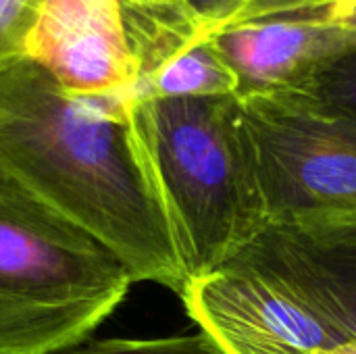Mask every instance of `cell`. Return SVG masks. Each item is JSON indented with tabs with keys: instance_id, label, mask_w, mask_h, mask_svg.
<instances>
[{
	"instance_id": "obj_1",
	"label": "cell",
	"mask_w": 356,
	"mask_h": 354,
	"mask_svg": "<svg viewBox=\"0 0 356 354\" xmlns=\"http://www.w3.org/2000/svg\"><path fill=\"white\" fill-rule=\"evenodd\" d=\"M134 94L75 96L23 56L0 69V169L129 271L184 296L190 280L129 121Z\"/></svg>"
},
{
	"instance_id": "obj_2",
	"label": "cell",
	"mask_w": 356,
	"mask_h": 354,
	"mask_svg": "<svg viewBox=\"0 0 356 354\" xmlns=\"http://www.w3.org/2000/svg\"><path fill=\"white\" fill-rule=\"evenodd\" d=\"M129 121L190 282L229 265L269 227L238 96L134 98Z\"/></svg>"
},
{
	"instance_id": "obj_3",
	"label": "cell",
	"mask_w": 356,
	"mask_h": 354,
	"mask_svg": "<svg viewBox=\"0 0 356 354\" xmlns=\"http://www.w3.org/2000/svg\"><path fill=\"white\" fill-rule=\"evenodd\" d=\"M131 284L115 255L0 169V354L86 342Z\"/></svg>"
},
{
	"instance_id": "obj_4",
	"label": "cell",
	"mask_w": 356,
	"mask_h": 354,
	"mask_svg": "<svg viewBox=\"0 0 356 354\" xmlns=\"http://www.w3.org/2000/svg\"><path fill=\"white\" fill-rule=\"evenodd\" d=\"M269 227L356 215V117L302 88L238 96Z\"/></svg>"
},
{
	"instance_id": "obj_5",
	"label": "cell",
	"mask_w": 356,
	"mask_h": 354,
	"mask_svg": "<svg viewBox=\"0 0 356 354\" xmlns=\"http://www.w3.org/2000/svg\"><path fill=\"white\" fill-rule=\"evenodd\" d=\"M229 265L265 280L344 344H356V236L267 227Z\"/></svg>"
},
{
	"instance_id": "obj_6",
	"label": "cell",
	"mask_w": 356,
	"mask_h": 354,
	"mask_svg": "<svg viewBox=\"0 0 356 354\" xmlns=\"http://www.w3.org/2000/svg\"><path fill=\"white\" fill-rule=\"evenodd\" d=\"M27 56L75 96H136L119 0H46Z\"/></svg>"
},
{
	"instance_id": "obj_7",
	"label": "cell",
	"mask_w": 356,
	"mask_h": 354,
	"mask_svg": "<svg viewBox=\"0 0 356 354\" xmlns=\"http://www.w3.org/2000/svg\"><path fill=\"white\" fill-rule=\"evenodd\" d=\"M181 300L200 330L219 340L275 344L307 354L330 353L344 344L300 305L234 265L192 280Z\"/></svg>"
},
{
	"instance_id": "obj_8",
	"label": "cell",
	"mask_w": 356,
	"mask_h": 354,
	"mask_svg": "<svg viewBox=\"0 0 356 354\" xmlns=\"http://www.w3.org/2000/svg\"><path fill=\"white\" fill-rule=\"evenodd\" d=\"M238 77V96L300 88L327 61L356 48L350 33L317 15L246 23L211 38Z\"/></svg>"
},
{
	"instance_id": "obj_9",
	"label": "cell",
	"mask_w": 356,
	"mask_h": 354,
	"mask_svg": "<svg viewBox=\"0 0 356 354\" xmlns=\"http://www.w3.org/2000/svg\"><path fill=\"white\" fill-rule=\"evenodd\" d=\"M238 77L211 40L198 42L136 86L134 98H213L238 96Z\"/></svg>"
},
{
	"instance_id": "obj_10",
	"label": "cell",
	"mask_w": 356,
	"mask_h": 354,
	"mask_svg": "<svg viewBox=\"0 0 356 354\" xmlns=\"http://www.w3.org/2000/svg\"><path fill=\"white\" fill-rule=\"evenodd\" d=\"M332 2L336 0H192L196 10V40L207 42L246 23L294 17Z\"/></svg>"
},
{
	"instance_id": "obj_11",
	"label": "cell",
	"mask_w": 356,
	"mask_h": 354,
	"mask_svg": "<svg viewBox=\"0 0 356 354\" xmlns=\"http://www.w3.org/2000/svg\"><path fill=\"white\" fill-rule=\"evenodd\" d=\"M58 354H232L225 344L200 330L194 336H173L154 340H86Z\"/></svg>"
},
{
	"instance_id": "obj_12",
	"label": "cell",
	"mask_w": 356,
	"mask_h": 354,
	"mask_svg": "<svg viewBox=\"0 0 356 354\" xmlns=\"http://www.w3.org/2000/svg\"><path fill=\"white\" fill-rule=\"evenodd\" d=\"M300 88L321 104L356 117V48L321 65Z\"/></svg>"
},
{
	"instance_id": "obj_13",
	"label": "cell",
	"mask_w": 356,
	"mask_h": 354,
	"mask_svg": "<svg viewBox=\"0 0 356 354\" xmlns=\"http://www.w3.org/2000/svg\"><path fill=\"white\" fill-rule=\"evenodd\" d=\"M46 0H0V69L27 56Z\"/></svg>"
},
{
	"instance_id": "obj_14",
	"label": "cell",
	"mask_w": 356,
	"mask_h": 354,
	"mask_svg": "<svg viewBox=\"0 0 356 354\" xmlns=\"http://www.w3.org/2000/svg\"><path fill=\"white\" fill-rule=\"evenodd\" d=\"M302 15H317L327 23H334L350 33H356V0H336L332 4H325Z\"/></svg>"
},
{
	"instance_id": "obj_15",
	"label": "cell",
	"mask_w": 356,
	"mask_h": 354,
	"mask_svg": "<svg viewBox=\"0 0 356 354\" xmlns=\"http://www.w3.org/2000/svg\"><path fill=\"white\" fill-rule=\"evenodd\" d=\"M221 342L232 354H307L302 351L275 346V344H252V342H240V340H221Z\"/></svg>"
},
{
	"instance_id": "obj_16",
	"label": "cell",
	"mask_w": 356,
	"mask_h": 354,
	"mask_svg": "<svg viewBox=\"0 0 356 354\" xmlns=\"http://www.w3.org/2000/svg\"><path fill=\"white\" fill-rule=\"evenodd\" d=\"M300 230H313V232H325V234H340V236H356V215L338 217L330 221H319L313 225H305Z\"/></svg>"
},
{
	"instance_id": "obj_17",
	"label": "cell",
	"mask_w": 356,
	"mask_h": 354,
	"mask_svg": "<svg viewBox=\"0 0 356 354\" xmlns=\"http://www.w3.org/2000/svg\"><path fill=\"white\" fill-rule=\"evenodd\" d=\"M321 354H356V344H342L330 353H321Z\"/></svg>"
},
{
	"instance_id": "obj_18",
	"label": "cell",
	"mask_w": 356,
	"mask_h": 354,
	"mask_svg": "<svg viewBox=\"0 0 356 354\" xmlns=\"http://www.w3.org/2000/svg\"><path fill=\"white\" fill-rule=\"evenodd\" d=\"M138 2H181V0H138Z\"/></svg>"
}]
</instances>
